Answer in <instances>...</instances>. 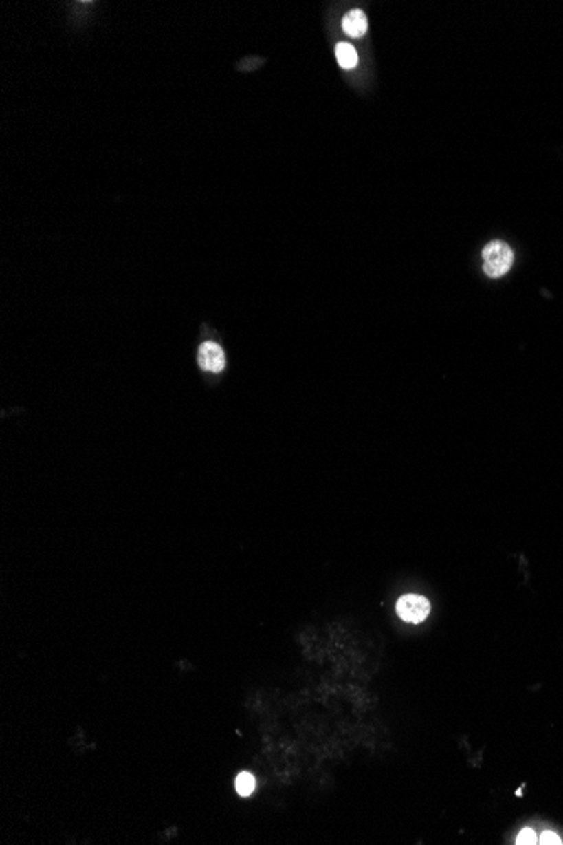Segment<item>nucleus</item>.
<instances>
[{
    "instance_id": "nucleus-8",
    "label": "nucleus",
    "mask_w": 563,
    "mask_h": 845,
    "mask_svg": "<svg viewBox=\"0 0 563 845\" xmlns=\"http://www.w3.org/2000/svg\"><path fill=\"white\" fill-rule=\"evenodd\" d=\"M538 844H543V845H560L562 844V839L555 832L545 830V832H543L542 835L538 837Z\"/></svg>"
},
{
    "instance_id": "nucleus-1",
    "label": "nucleus",
    "mask_w": 563,
    "mask_h": 845,
    "mask_svg": "<svg viewBox=\"0 0 563 845\" xmlns=\"http://www.w3.org/2000/svg\"><path fill=\"white\" fill-rule=\"evenodd\" d=\"M514 253L508 243L501 240L489 242L483 250V268L484 274L491 279H499L508 274L513 267Z\"/></svg>"
},
{
    "instance_id": "nucleus-7",
    "label": "nucleus",
    "mask_w": 563,
    "mask_h": 845,
    "mask_svg": "<svg viewBox=\"0 0 563 845\" xmlns=\"http://www.w3.org/2000/svg\"><path fill=\"white\" fill-rule=\"evenodd\" d=\"M516 844L520 845H533V844H538V835H536L535 832H533L531 828H523L520 832V835H518Z\"/></svg>"
},
{
    "instance_id": "nucleus-3",
    "label": "nucleus",
    "mask_w": 563,
    "mask_h": 845,
    "mask_svg": "<svg viewBox=\"0 0 563 845\" xmlns=\"http://www.w3.org/2000/svg\"><path fill=\"white\" fill-rule=\"evenodd\" d=\"M197 363L204 372L210 373H221L226 366V356L223 347L218 343L206 341L203 343L197 351Z\"/></svg>"
},
{
    "instance_id": "nucleus-6",
    "label": "nucleus",
    "mask_w": 563,
    "mask_h": 845,
    "mask_svg": "<svg viewBox=\"0 0 563 845\" xmlns=\"http://www.w3.org/2000/svg\"><path fill=\"white\" fill-rule=\"evenodd\" d=\"M255 776L250 775V773H240V775L236 776V781H234V787H236V791L240 796H250L253 793V790H255Z\"/></svg>"
},
{
    "instance_id": "nucleus-2",
    "label": "nucleus",
    "mask_w": 563,
    "mask_h": 845,
    "mask_svg": "<svg viewBox=\"0 0 563 845\" xmlns=\"http://www.w3.org/2000/svg\"><path fill=\"white\" fill-rule=\"evenodd\" d=\"M430 612V603L427 597L419 594H405L397 603V614L406 623L419 624L427 619Z\"/></svg>"
},
{
    "instance_id": "nucleus-5",
    "label": "nucleus",
    "mask_w": 563,
    "mask_h": 845,
    "mask_svg": "<svg viewBox=\"0 0 563 845\" xmlns=\"http://www.w3.org/2000/svg\"><path fill=\"white\" fill-rule=\"evenodd\" d=\"M335 58H338L339 66L344 69H353L357 65V52L354 46L348 43H339L335 46Z\"/></svg>"
},
{
    "instance_id": "nucleus-4",
    "label": "nucleus",
    "mask_w": 563,
    "mask_h": 845,
    "mask_svg": "<svg viewBox=\"0 0 563 845\" xmlns=\"http://www.w3.org/2000/svg\"><path fill=\"white\" fill-rule=\"evenodd\" d=\"M342 29H344L346 34L351 37H361L366 34L368 19L364 16L363 10L354 9L351 12L346 14L344 19H342Z\"/></svg>"
}]
</instances>
